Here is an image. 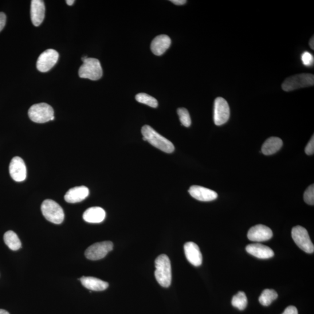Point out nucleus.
Segmentation results:
<instances>
[{
  "mask_svg": "<svg viewBox=\"0 0 314 314\" xmlns=\"http://www.w3.org/2000/svg\"><path fill=\"white\" fill-rule=\"evenodd\" d=\"M82 60L84 64L78 70V75L80 77L89 78L92 81H97L101 78L103 76V69L99 60L85 56L82 58Z\"/></svg>",
  "mask_w": 314,
  "mask_h": 314,
  "instance_id": "nucleus-3",
  "label": "nucleus"
},
{
  "mask_svg": "<svg viewBox=\"0 0 314 314\" xmlns=\"http://www.w3.org/2000/svg\"><path fill=\"white\" fill-rule=\"evenodd\" d=\"M247 252L260 259H268L274 256L273 251L268 246L255 243L246 246Z\"/></svg>",
  "mask_w": 314,
  "mask_h": 314,
  "instance_id": "nucleus-16",
  "label": "nucleus"
},
{
  "mask_svg": "<svg viewBox=\"0 0 314 314\" xmlns=\"http://www.w3.org/2000/svg\"><path fill=\"white\" fill-rule=\"evenodd\" d=\"M292 237L294 242L304 252L311 254L314 251V246L310 239L308 231L301 226L294 227L292 230Z\"/></svg>",
  "mask_w": 314,
  "mask_h": 314,
  "instance_id": "nucleus-7",
  "label": "nucleus"
},
{
  "mask_svg": "<svg viewBox=\"0 0 314 314\" xmlns=\"http://www.w3.org/2000/svg\"><path fill=\"white\" fill-rule=\"evenodd\" d=\"M4 241L6 245L11 250L17 251L21 248L22 243L18 235L14 231L9 230L4 235Z\"/></svg>",
  "mask_w": 314,
  "mask_h": 314,
  "instance_id": "nucleus-22",
  "label": "nucleus"
},
{
  "mask_svg": "<svg viewBox=\"0 0 314 314\" xmlns=\"http://www.w3.org/2000/svg\"><path fill=\"white\" fill-rule=\"evenodd\" d=\"M301 61L306 66H312L314 62L313 55L308 52L303 53L301 55Z\"/></svg>",
  "mask_w": 314,
  "mask_h": 314,
  "instance_id": "nucleus-28",
  "label": "nucleus"
},
{
  "mask_svg": "<svg viewBox=\"0 0 314 314\" xmlns=\"http://www.w3.org/2000/svg\"><path fill=\"white\" fill-rule=\"evenodd\" d=\"M230 108L226 100L222 97H218L214 101V121L216 125L225 124L229 120Z\"/></svg>",
  "mask_w": 314,
  "mask_h": 314,
  "instance_id": "nucleus-9",
  "label": "nucleus"
},
{
  "mask_svg": "<svg viewBox=\"0 0 314 314\" xmlns=\"http://www.w3.org/2000/svg\"><path fill=\"white\" fill-rule=\"evenodd\" d=\"M283 141L279 137H271L267 139L262 147V152L266 155H272L282 148Z\"/></svg>",
  "mask_w": 314,
  "mask_h": 314,
  "instance_id": "nucleus-21",
  "label": "nucleus"
},
{
  "mask_svg": "<svg viewBox=\"0 0 314 314\" xmlns=\"http://www.w3.org/2000/svg\"><path fill=\"white\" fill-rule=\"evenodd\" d=\"M273 232L268 226L257 225L251 227L247 237L250 241L257 242L268 241L272 238Z\"/></svg>",
  "mask_w": 314,
  "mask_h": 314,
  "instance_id": "nucleus-12",
  "label": "nucleus"
},
{
  "mask_svg": "<svg viewBox=\"0 0 314 314\" xmlns=\"http://www.w3.org/2000/svg\"><path fill=\"white\" fill-rule=\"evenodd\" d=\"M171 40L170 37L166 34H161L156 36L151 42V50L155 56H162L170 48Z\"/></svg>",
  "mask_w": 314,
  "mask_h": 314,
  "instance_id": "nucleus-17",
  "label": "nucleus"
},
{
  "mask_svg": "<svg viewBox=\"0 0 314 314\" xmlns=\"http://www.w3.org/2000/svg\"><path fill=\"white\" fill-rule=\"evenodd\" d=\"M171 2L174 3L175 5L182 6L185 5L187 1H185V0H172Z\"/></svg>",
  "mask_w": 314,
  "mask_h": 314,
  "instance_id": "nucleus-32",
  "label": "nucleus"
},
{
  "mask_svg": "<svg viewBox=\"0 0 314 314\" xmlns=\"http://www.w3.org/2000/svg\"><path fill=\"white\" fill-rule=\"evenodd\" d=\"M304 200L306 203L309 205L313 206L314 204V186L313 184L310 185L306 189L304 194Z\"/></svg>",
  "mask_w": 314,
  "mask_h": 314,
  "instance_id": "nucleus-27",
  "label": "nucleus"
},
{
  "mask_svg": "<svg viewBox=\"0 0 314 314\" xmlns=\"http://www.w3.org/2000/svg\"><path fill=\"white\" fill-rule=\"evenodd\" d=\"M80 280L85 288L93 291H103L109 286L107 282L94 277H83Z\"/></svg>",
  "mask_w": 314,
  "mask_h": 314,
  "instance_id": "nucleus-19",
  "label": "nucleus"
},
{
  "mask_svg": "<svg viewBox=\"0 0 314 314\" xmlns=\"http://www.w3.org/2000/svg\"><path fill=\"white\" fill-rule=\"evenodd\" d=\"M30 15L31 21L35 26L42 24L45 19V5L42 0H32L31 2Z\"/></svg>",
  "mask_w": 314,
  "mask_h": 314,
  "instance_id": "nucleus-15",
  "label": "nucleus"
},
{
  "mask_svg": "<svg viewBox=\"0 0 314 314\" xmlns=\"http://www.w3.org/2000/svg\"><path fill=\"white\" fill-rule=\"evenodd\" d=\"M184 253L187 260L192 265L199 266L202 265L203 257L199 246L191 242H187L184 246Z\"/></svg>",
  "mask_w": 314,
  "mask_h": 314,
  "instance_id": "nucleus-14",
  "label": "nucleus"
},
{
  "mask_svg": "<svg viewBox=\"0 0 314 314\" xmlns=\"http://www.w3.org/2000/svg\"><path fill=\"white\" fill-rule=\"evenodd\" d=\"M89 190L87 187L82 186L70 188L64 196L65 200L69 203H80L88 197Z\"/></svg>",
  "mask_w": 314,
  "mask_h": 314,
  "instance_id": "nucleus-18",
  "label": "nucleus"
},
{
  "mask_svg": "<svg viewBox=\"0 0 314 314\" xmlns=\"http://www.w3.org/2000/svg\"><path fill=\"white\" fill-rule=\"evenodd\" d=\"M66 4L69 6H71L73 5L74 1V0H67L66 1Z\"/></svg>",
  "mask_w": 314,
  "mask_h": 314,
  "instance_id": "nucleus-34",
  "label": "nucleus"
},
{
  "mask_svg": "<svg viewBox=\"0 0 314 314\" xmlns=\"http://www.w3.org/2000/svg\"><path fill=\"white\" fill-rule=\"evenodd\" d=\"M52 107L46 103L34 104L29 108L28 115L34 123L43 124L50 121L54 116Z\"/></svg>",
  "mask_w": 314,
  "mask_h": 314,
  "instance_id": "nucleus-6",
  "label": "nucleus"
},
{
  "mask_svg": "<svg viewBox=\"0 0 314 314\" xmlns=\"http://www.w3.org/2000/svg\"><path fill=\"white\" fill-rule=\"evenodd\" d=\"M305 152L306 154L308 155H311L313 154L314 153V136L313 135L312 137V138L309 141V143L306 146L305 149Z\"/></svg>",
  "mask_w": 314,
  "mask_h": 314,
  "instance_id": "nucleus-29",
  "label": "nucleus"
},
{
  "mask_svg": "<svg viewBox=\"0 0 314 314\" xmlns=\"http://www.w3.org/2000/svg\"><path fill=\"white\" fill-rule=\"evenodd\" d=\"M7 17L4 13H0V32L5 27L6 23Z\"/></svg>",
  "mask_w": 314,
  "mask_h": 314,
  "instance_id": "nucleus-30",
  "label": "nucleus"
},
{
  "mask_svg": "<svg viewBox=\"0 0 314 314\" xmlns=\"http://www.w3.org/2000/svg\"><path fill=\"white\" fill-rule=\"evenodd\" d=\"M41 210L43 216L50 222L55 224H61L64 221L65 215L64 210L54 200L47 199L43 202Z\"/></svg>",
  "mask_w": 314,
  "mask_h": 314,
  "instance_id": "nucleus-5",
  "label": "nucleus"
},
{
  "mask_svg": "<svg viewBox=\"0 0 314 314\" xmlns=\"http://www.w3.org/2000/svg\"><path fill=\"white\" fill-rule=\"evenodd\" d=\"M11 178L17 182L24 181L26 178L27 170L24 161L21 157L15 156L12 159L9 167Z\"/></svg>",
  "mask_w": 314,
  "mask_h": 314,
  "instance_id": "nucleus-11",
  "label": "nucleus"
},
{
  "mask_svg": "<svg viewBox=\"0 0 314 314\" xmlns=\"http://www.w3.org/2000/svg\"><path fill=\"white\" fill-rule=\"evenodd\" d=\"M314 85V76L311 73L295 74L286 78L282 85V88L285 92L310 87Z\"/></svg>",
  "mask_w": 314,
  "mask_h": 314,
  "instance_id": "nucleus-4",
  "label": "nucleus"
},
{
  "mask_svg": "<svg viewBox=\"0 0 314 314\" xmlns=\"http://www.w3.org/2000/svg\"><path fill=\"white\" fill-rule=\"evenodd\" d=\"M155 277L164 288L170 287L172 282V270L170 258L166 254L160 255L155 261Z\"/></svg>",
  "mask_w": 314,
  "mask_h": 314,
  "instance_id": "nucleus-2",
  "label": "nucleus"
},
{
  "mask_svg": "<svg viewBox=\"0 0 314 314\" xmlns=\"http://www.w3.org/2000/svg\"><path fill=\"white\" fill-rule=\"evenodd\" d=\"M282 314H298L297 309L294 306H289Z\"/></svg>",
  "mask_w": 314,
  "mask_h": 314,
  "instance_id": "nucleus-31",
  "label": "nucleus"
},
{
  "mask_svg": "<svg viewBox=\"0 0 314 314\" xmlns=\"http://www.w3.org/2000/svg\"><path fill=\"white\" fill-rule=\"evenodd\" d=\"M309 45L310 47H311V49L313 50H314V37L313 36H312L311 39H310V41L309 42Z\"/></svg>",
  "mask_w": 314,
  "mask_h": 314,
  "instance_id": "nucleus-33",
  "label": "nucleus"
},
{
  "mask_svg": "<svg viewBox=\"0 0 314 314\" xmlns=\"http://www.w3.org/2000/svg\"><path fill=\"white\" fill-rule=\"evenodd\" d=\"M106 216L105 211L99 207L89 208L86 210L83 218L86 222L92 223H101L104 221Z\"/></svg>",
  "mask_w": 314,
  "mask_h": 314,
  "instance_id": "nucleus-20",
  "label": "nucleus"
},
{
  "mask_svg": "<svg viewBox=\"0 0 314 314\" xmlns=\"http://www.w3.org/2000/svg\"><path fill=\"white\" fill-rule=\"evenodd\" d=\"M59 54L56 50L48 49L41 54L37 61V68L41 72H47L56 64Z\"/></svg>",
  "mask_w": 314,
  "mask_h": 314,
  "instance_id": "nucleus-10",
  "label": "nucleus"
},
{
  "mask_svg": "<svg viewBox=\"0 0 314 314\" xmlns=\"http://www.w3.org/2000/svg\"><path fill=\"white\" fill-rule=\"evenodd\" d=\"M141 133L144 141H147L159 150L167 153H172L175 150V147L171 141L159 134L150 126L144 125L141 129Z\"/></svg>",
  "mask_w": 314,
  "mask_h": 314,
  "instance_id": "nucleus-1",
  "label": "nucleus"
},
{
  "mask_svg": "<svg viewBox=\"0 0 314 314\" xmlns=\"http://www.w3.org/2000/svg\"><path fill=\"white\" fill-rule=\"evenodd\" d=\"M113 247V243L110 241L94 243L86 250L85 256L90 260H101L112 250Z\"/></svg>",
  "mask_w": 314,
  "mask_h": 314,
  "instance_id": "nucleus-8",
  "label": "nucleus"
},
{
  "mask_svg": "<svg viewBox=\"0 0 314 314\" xmlns=\"http://www.w3.org/2000/svg\"><path fill=\"white\" fill-rule=\"evenodd\" d=\"M278 294L276 291L273 289H265L262 292L260 297H259V302L263 306H269L276 300L278 298Z\"/></svg>",
  "mask_w": 314,
  "mask_h": 314,
  "instance_id": "nucleus-23",
  "label": "nucleus"
},
{
  "mask_svg": "<svg viewBox=\"0 0 314 314\" xmlns=\"http://www.w3.org/2000/svg\"><path fill=\"white\" fill-rule=\"evenodd\" d=\"M188 193L192 197L201 202L213 201L218 198V194L215 191L197 185L191 186L188 190Z\"/></svg>",
  "mask_w": 314,
  "mask_h": 314,
  "instance_id": "nucleus-13",
  "label": "nucleus"
},
{
  "mask_svg": "<svg viewBox=\"0 0 314 314\" xmlns=\"http://www.w3.org/2000/svg\"><path fill=\"white\" fill-rule=\"evenodd\" d=\"M136 100L139 103L146 104L152 108L158 107V101L155 98L146 93H139L136 96Z\"/></svg>",
  "mask_w": 314,
  "mask_h": 314,
  "instance_id": "nucleus-25",
  "label": "nucleus"
},
{
  "mask_svg": "<svg viewBox=\"0 0 314 314\" xmlns=\"http://www.w3.org/2000/svg\"><path fill=\"white\" fill-rule=\"evenodd\" d=\"M177 112L182 125L186 128L190 127L191 121L189 113H188L187 110L186 108H180L178 109Z\"/></svg>",
  "mask_w": 314,
  "mask_h": 314,
  "instance_id": "nucleus-26",
  "label": "nucleus"
},
{
  "mask_svg": "<svg viewBox=\"0 0 314 314\" xmlns=\"http://www.w3.org/2000/svg\"><path fill=\"white\" fill-rule=\"evenodd\" d=\"M231 304L239 310H244L247 305V298L243 292H239L232 298Z\"/></svg>",
  "mask_w": 314,
  "mask_h": 314,
  "instance_id": "nucleus-24",
  "label": "nucleus"
},
{
  "mask_svg": "<svg viewBox=\"0 0 314 314\" xmlns=\"http://www.w3.org/2000/svg\"><path fill=\"white\" fill-rule=\"evenodd\" d=\"M0 314H10V313L5 309H0Z\"/></svg>",
  "mask_w": 314,
  "mask_h": 314,
  "instance_id": "nucleus-35",
  "label": "nucleus"
}]
</instances>
